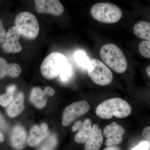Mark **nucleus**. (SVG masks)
Listing matches in <instances>:
<instances>
[{"instance_id":"1a4fd4ad","label":"nucleus","mask_w":150,"mask_h":150,"mask_svg":"<svg viewBox=\"0 0 150 150\" xmlns=\"http://www.w3.org/2000/svg\"><path fill=\"white\" fill-rule=\"evenodd\" d=\"M34 3L35 11L39 13L59 16L64 10L59 0H35Z\"/></svg>"},{"instance_id":"f3484780","label":"nucleus","mask_w":150,"mask_h":150,"mask_svg":"<svg viewBox=\"0 0 150 150\" xmlns=\"http://www.w3.org/2000/svg\"><path fill=\"white\" fill-rule=\"evenodd\" d=\"M47 97L44 91L39 88L35 87L30 92V100L35 107L41 109L45 107L47 104Z\"/></svg>"},{"instance_id":"a878e982","label":"nucleus","mask_w":150,"mask_h":150,"mask_svg":"<svg viewBox=\"0 0 150 150\" xmlns=\"http://www.w3.org/2000/svg\"><path fill=\"white\" fill-rule=\"evenodd\" d=\"M142 136L150 143V126L146 127L142 131Z\"/></svg>"},{"instance_id":"cd10ccee","label":"nucleus","mask_w":150,"mask_h":150,"mask_svg":"<svg viewBox=\"0 0 150 150\" xmlns=\"http://www.w3.org/2000/svg\"><path fill=\"white\" fill-rule=\"evenodd\" d=\"M82 122L81 121H78L75 123V124L73 125L71 130L73 132H75L76 131H79L80 129L81 126L82 125Z\"/></svg>"},{"instance_id":"393cba45","label":"nucleus","mask_w":150,"mask_h":150,"mask_svg":"<svg viewBox=\"0 0 150 150\" xmlns=\"http://www.w3.org/2000/svg\"><path fill=\"white\" fill-rule=\"evenodd\" d=\"M0 43L1 44L4 43L6 40V37L7 33L6 32L3 26L2 22L1 20V23H0Z\"/></svg>"},{"instance_id":"9d476101","label":"nucleus","mask_w":150,"mask_h":150,"mask_svg":"<svg viewBox=\"0 0 150 150\" xmlns=\"http://www.w3.org/2000/svg\"><path fill=\"white\" fill-rule=\"evenodd\" d=\"M125 133V130L122 126L113 122L105 127L103 135L107 138L105 142L107 147L116 146L123 142V136Z\"/></svg>"},{"instance_id":"9b49d317","label":"nucleus","mask_w":150,"mask_h":150,"mask_svg":"<svg viewBox=\"0 0 150 150\" xmlns=\"http://www.w3.org/2000/svg\"><path fill=\"white\" fill-rule=\"evenodd\" d=\"M49 135V131L47 124L43 123L40 126L34 125L30 131L27 140L28 144L30 146H36L46 140Z\"/></svg>"},{"instance_id":"20e7f679","label":"nucleus","mask_w":150,"mask_h":150,"mask_svg":"<svg viewBox=\"0 0 150 150\" xmlns=\"http://www.w3.org/2000/svg\"><path fill=\"white\" fill-rule=\"evenodd\" d=\"M68 63L63 54L53 52L43 60L40 66V72L44 78L52 79L60 75Z\"/></svg>"},{"instance_id":"7ed1b4c3","label":"nucleus","mask_w":150,"mask_h":150,"mask_svg":"<svg viewBox=\"0 0 150 150\" xmlns=\"http://www.w3.org/2000/svg\"><path fill=\"white\" fill-rule=\"evenodd\" d=\"M91 16L96 20L106 23H114L120 20L122 16L121 9L109 3L95 4L90 9Z\"/></svg>"},{"instance_id":"4468645a","label":"nucleus","mask_w":150,"mask_h":150,"mask_svg":"<svg viewBox=\"0 0 150 150\" xmlns=\"http://www.w3.org/2000/svg\"><path fill=\"white\" fill-rule=\"evenodd\" d=\"M21 72V69L16 63L9 64L2 57L0 58V78L2 79L6 76L11 78L18 77Z\"/></svg>"},{"instance_id":"bb28decb","label":"nucleus","mask_w":150,"mask_h":150,"mask_svg":"<svg viewBox=\"0 0 150 150\" xmlns=\"http://www.w3.org/2000/svg\"><path fill=\"white\" fill-rule=\"evenodd\" d=\"M44 92L48 96H52L55 94V90L53 88L50 86H47L45 88Z\"/></svg>"},{"instance_id":"7c9ffc66","label":"nucleus","mask_w":150,"mask_h":150,"mask_svg":"<svg viewBox=\"0 0 150 150\" xmlns=\"http://www.w3.org/2000/svg\"><path fill=\"white\" fill-rule=\"evenodd\" d=\"M5 124L4 123V120L3 119L2 116L1 114V129H4V127L5 128Z\"/></svg>"},{"instance_id":"b1692460","label":"nucleus","mask_w":150,"mask_h":150,"mask_svg":"<svg viewBox=\"0 0 150 150\" xmlns=\"http://www.w3.org/2000/svg\"><path fill=\"white\" fill-rule=\"evenodd\" d=\"M150 148V143L149 142H141L138 146L133 148L131 150H149Z\"/></svg>"},{"instance_id":"6e6552de","label":"nucleus","mask_w":150,"mask_h":150,"mask_svg":"<svg viewBox=\"0 0 150 150\" xmlns=\"http://www.w3.org/2000/svg\"><path fill=\"white\" fill-rule=\"evenodd\" d=\"M21 31L16 26L11 27L7 32L6 40L1 45L3 52L7 54H17L22 50L19 39L21 36Z\"/></svg>"},{"instance_id":"c85d7f7f","label":"nucleus","mask_w":150,"mask_h":150,"mask_svg":"<svg viewBox=\"0 0 150 150\" xmlns=\"http://www.w3.org/2000/svg\"><path fill=\"white\" fill-rule=\"evenodd\" d=\"M16 87L15 85H12L8 87L6 89V91L9 92L13 93H14L15 91L16 90Z\"/></svg>"},{"instance_id":"423d86ee","label":"nucleus","mask_w":150,"mask_h":150,"mask_svg":"<svg viewBox=\"0 0 150 150\" xmlns=\"http://www.w3.org/2000/svg\"><path fill=\"white\" fill-rule=\"evenodd\" d=\"M87 71L92 80L98 85L107 86L112 82L113 75L111 71L98 59H93L90 60Z\"/></svg>"},{"instance_id":"f257e3e1","label":"nucleus","mask_w":150,"mask_h":150,"mask_svg":"<svg viewBox=\"0 0 150 150\" xmlns=\"http://www.w3.org/2000/svg\"><path fill=\"white\" fill-rule=\"evenodd\" d=\"M132 112L131 105L124 100L114 98L107 99L100 104L96 109V114L99 118L109 119L114 117L123 118Z\"/></svg>"},{"instance_id":"aec40b11","label":"nucleus","mask_w":150,"mask_h":150,"mask_svg":"<svg viewBox=\"0 0 150 150\" xmlns=\"http://www.w3.org/2000/svg\"><path fill=\"white\" fill-rule=\"evenodd\" d=\"M57 144V137L55 134H52L46 139L38 150H54Z\"/></svg>"},{"instance_id":"dca6fc26","label":"nucleus","mask_w":150,"mask_h":150,"mask_svg":"<svg viewBox=\"0 0 150 150\" xmlns=\"http://www.w3.org/2000/svg\"><path fill=\"white\" fill-rule=\"evenodd\" d=\"M92 128L91 120L89 118L84 120L80 129L75 135V142L78 144H86L90 137Z\"/></svg>"},{"instance_id":"412c9836","label":"nucleus","mask_w":150,"mask_h":150,"mask_svg":"<svg viewBox=\"0 0 150 150\" xmlns=\"http://www.w3.org/2000/svg\"><path fill=\"white\" fill-rule=\"evenodd\" d=\"M73 71L72 67L69 63H68L67 66L62 71L59 75V79L62 82L66 83L68 82L71 79L73 76Z\"/></svg>"},{"instance_id":"c756f323","label":"nucleus","mask_w":150,"mask_h":150,"mask_svg":"<svg viewBox=\"0 0 150 150\" xmlns=\"http://www.w3.org/2000/svg\"><path fill=\"white\" fill-rule=\"evenodd\" d=\"M103 150H121L120 148L116 146H112L107 147Z\"/></svg>"},{"instance_id":"ddd939ff","label":"nucleus","mask_w":150,"mask_h":150,"mask_svg":"<svg viewBox=\"0 0 150 150\" xmlns=\"http://www.w3.org/2000/svg\"><path fill=\"white\" fill-rule=\"evenodd\" d=\"M102 131L98 124L93 126L90 137L85 145L84 150H99L103 142Z\"/></svg>"},{"instance_id":"5701e85b","label":"nucleus","mask_w":150,"mask_h":150,"mask_svg":"<svg viewBox=\"0 0 150 150\" xmlns=\"http://www.w3.org/2000/svg\"><path fill=\"white\" fill-rule=\"evenodd\" d=\"M14 93L6 91L0 96V104L4 107L8 106L14 100Z\"/></svg>"},{"instance_id":"39448f33","label":"nucleus","mask_w":150,"mask_h":150,"mask_svg":"<svg viewBox=\"0 0 150 150\" xmlns=\"http://www.w3.org/2000/svg\"><path fill=\"white\" fill-rule=\"evenodd\" d=\"M15 26L21 33V35L29 40L37 37L39 32V25L36 17L31 13L23 11L16 17Z\"/></svg>"},{"instance_id":"2f4dec72","label":"nucleus","mask_w":150,"mask_h":150,"mask_svg":"<svg viewBox=\"0 0 150 150\" xmlns=\"http://www.w3.org/2000/svg\"><path fill=\"white\" fill-rule=\"evenodd\" d=\"M146 71V73L148 76L150 78V65H149V66L147 67Z\"/></svg>"},{"instance_id":"2eb2a0df","label":"nucleus","mask_w":150,"mask_h":150,"mask_svg":"<svg viewBox=\"0 0 150 150\" xmlns=\"http://www.w3.org/2000/svg\"><path fill=\"white\" fill-rule=\"evenodd\" d=\"M24 108V93L20 92L8 107L6 112L9 117L14 118L20 114Z\"/></svg>"},{"instance_id":"4be33fe9","label":"nucleus","mask_w":150,"mask_h":150,"mask_svg":"<svg viewBox=\"0 0 150 150\" xmlns=\"http://www.w3.org/2000/svg\"><path fill=\"white\" fill-rule=\"evenodd\" d=\"M139 51L143 57L150 59V41L143 40L139 46Z\"/></svg>"},{"instance_id":"6ab92c4d","label":"nucleus","mask_w":150,"mask_h":150,"mask_svg":"<svg viewBox=\"0 0 150 150\" xmlns=\"http://www.w3.org/2000/svg\"><path fill=\"white\" fill-rule=\"evenodd\" d=\"M74 59L75 62L79 67L87 69L90 60L84 51H77L74 54Z\"/></svg>"},{"instance_id":"0eeeda50","label":"nucleus","mask_w":150,"mask_h":150,"mask_svg":"<svg viewBox=\"0 0 150 150\" xmlns=\"http://www.w3.org/2000/svg\"><path fill=\"white\" fill-rule=\"evenodd\" d=\"M90 109V105L86 100H80L73 103L67 106L63 112L62 125H69L76 119L84 115Z\"/></svg>"},{"instance_id":"473e14b6","label":"nucleus","mask_w":150,"mask_h":150,"mask_svg":"<svg viewBox=\"0 0 150 150\" xmlns=\"http://www.w3.org/2000/svg\"><path fill=\"white\" fill-rule=\"evenodd\" d=\"M0 135H1V137H0V138H1V142H3L4 141V135H3L1 132Z\"/></svg>"},{"instance_id":"f03ea898","label":"nucleus","mask_w":150,"mask_h":150,"mask_svg":"<svg viewBox=\"0 0 150 150\" xmlns=\"http://www.w3.org/2000/svg\"><path fill=\"white\" fill-rule=\"evenodd\" d=\"M100 55L103 61L113 71L119 74L125 72L128 64L121 49L112 43L105 44L101 47Z\"/></svg>"},{"instance_id":"f8f14e48","label":"nucleus","mask_w":150,"mask_h":150,"mask_svg":"<svg viewBox=\"0 0 150 150\" xmlns=\"http://www.w3.org/2000/svg\"><path fill=\"white\" fill-rule=\"evenodd\" d=\"M26 138L27 134L24 127L21 125H17L14 127L11 134V145L15 149H22L25 145Z\"/></svg>"},{"instance_id":"a211bd4d","label":"nucleus","mask_w":150,"mask_h":150,"mask_svg":"<svg viewBox=\"0 0 150 150\" xmlns=\"http://www.w3.org/2000/svg\"><path fill=\"white\" fill-rule=\"evenodd\" d=\"M134 34L145 40L150 41V23L141 21L137 23L133 28Z\"/></svg>"}]
</instances>
